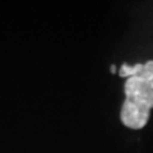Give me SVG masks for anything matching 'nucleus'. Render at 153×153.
<instances>
[{"mask_svg": "<svg viewBox=\"0 0 153 153\" xmlns=\"http://www.w3.org/2000/svg\"><path fill=\"white\" fill-rule=\"evenodd\" d=\"M119 75L128 76L124 87L126 97L120 119L128 128L142 129L146 126L153 107V60L134 66L123 64Z\"/></svg>", "mask_w": 153, "mask_h": 153, "instance_id": "obj_1", "label": "nucleus"}]
</instances>
